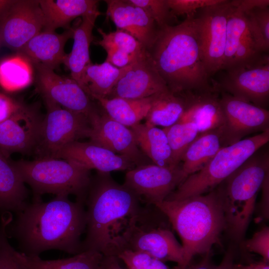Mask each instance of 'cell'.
Returning <instances> with one entry per match:
<instances>
[{"instance_id": "obj_1", "label": "cell", "mask_w": 269, "mask_h": 269, "mask_svg": "<svg viewBox=\"0 0 269 269\" xmlns=\"http://www.w3.org/2000/svg\"><path fill=\"white\" fill-rule=\"evenodd\" d=\"M84 204L64 195L48 202L33 199L15 214L7 226V235L15 239L18 252L28 256L51 250L78 254L83 252L81 237L86 228Z\"/></svg>"}, {"instance_id": "obj_2", "label": "cell", "mask_w": 269, "mask_h": 269, "mask_svg": "<svg viewBox=\"0 0 269 269\" xmlns=\"http://www.w3.org/2000/svg\"><path fill=\"white\" fill-rule=\"evenodd\" d=\"M168 89L176 94L215 90L210 83L202 50L199 25L195 15L180 23L158 29L148 51Z\"/></svg>"}, {"instance_id": "obj_3", "label": "cell", "mask_w": 269, "mask_h": 269, "mask_svg": "<svg viewBox=\"0 0 269 269\" xmlns=\"http://www.w3.org/2000/svg\"><path fill=\"white\" fill-rule=\"evenodd\" d=\"M86 228L83 252L112 255L114 243L141 206L137 196L110 173L99 172L92 179L85 201Z\"/></svg>"}, {"instance_id": "obj_4", "label": "cell", "mask_w": 269, "mask_h": 269, "mask_svg": "<svg viewBox=\"0 0 269 269\" xmlns=\"http://www.w3.org/2000/svg\"><path fill=\"white\" fill-rule=\"evenodd\" d=\"M155 206L167 218L182 241L184 269L197 254L211 251L226 229L222 185L211 191L180 200H164Z\"/></svg>"}, {"instance_id": "obj_5", "label": "cell", "mask_w": 269, "mask_h": 269, "mask_svg": "<svg viewBox=\"0 0 269 269\" xmlns=\"http://www.w3.org/2000/svg\"><path fill=\"white\" fill-rule=\"evenodd\" d=\"M23 181L30 186L33 199L44 194L75 195L84 204L91 181L90 170L70 160L41 158L13 162Z\"/></svg>"}, {"instance_id": "obj_6", "label": "cell", "mask_w": 269, "mask_h": 269, "mask_svg": "<svg viewBox=\"0 0 269 269\" xmlns=\"http://www.w3.org/2000/svg\"><path fill=\"white\" fill-rule=\"evenodd\" d=\"M157 210L153 205L141 206L115 241L112 255L116 256L121 249L143 252L163 262H175L180 269H185L182 245L168 228L156 223Z\"/></svg>"}, {"instance_id": "obj_7", "label": "cell", "mask_w": 269, "mask_h": 269, "mask_svg": "<svg viewBox=\"0 0 269 269\" xmlns=\"http://www.w3.org/2000/svg\"><path fill=\"white\" fill-rule=\"evenodd\" d=\"M269 141L268 129L222 147L202 169L187 176L165 200H180L211 191Z\"/></svg>"}, {"instance_id": "obj_8", "label": "cell", "mask_w": 269, "mask_h": 269, "mask_svg": "<svg viewBox=\"0 0 269 269\" xmlns=\"http://www.w3.org/2000/svg\"><path fill=\"white\" fill-rule=\"evenodd\" d=\"M47 109L33 149L38 158H56L69 143L88 137L90 121L86 116L44 99Z\"/></svg>"}, {"instance_id": "obj_9", "label": "cell", "mask_w": 269, "mask_h": 269, "mask_svg": "<svg viewBox=\"0 0 269 269\" xmlns=\"http://www.w3.org/2000/svg\"><path fill=\"white\" fill-rule=\"evenodd\" d=\"M220 82L213 86L223 92L267 109L269 100V58L264 55L257 62L227 70Z\"/></svg>"}, {"instance_id": "obj_10", "label": "cell", "mask_w": 269, "mask_h": 269, "mask_svg": "<svg viewBox=\"0 0 269 269\" xmlns=\"http://www.w3.org/2000/svg\"><path fill=\"white\" fill-rule=\"evenodd\" d=\"M186 178L180 164L165 167L151 163L128 171L123 184L137 196L140 202L155 205L165 200Z\"/></svg>"}, {"instance_id": "obj_11", "label": "cell", "mask_w": 269, "mask_h": 269, "mask_svg": "<svg viewBox=\"0 0 269 269\" xmlns=\"http://www.w3.org/2000/svg\"><path fill=\"white\" fill-rule=\"evenodd\" d=\"M235 7L233 0L200 9L199 25L202 55L210 77L222 70L226 47L227 24Z\"/></svg>"}, {"instance_id": "obj_12", "label": "cell", "mask_w": 269, "mask_h": 269, "mask_svg": "<svg viewBox=\"0 0 269 269\" xmlns=\"http://www.w3.org/2000/svg\"><path fill=\"white\" fill-rule=\"evenodd\" d=\"M220 101L224 115L220 128L223 146L235 143L244 137L269 129V111L221 92Z\"/></svg>"}, {"instance_id": "obj_13", "label": "cell", "mask_w": 269, "mask_h": 269, "mask_svg": "<svg viewBox=\"0 0 269 269\" xmlns=\"http://www.w3.org/2000/svg\"><path fill=\"white\" fill-rule=\"evenodd\" d=\"M89 120L91 141L126 157L136 166L153 163L138 147L130 128L112 119L104 110L97 109Z\"/></svg>"}, {"instance_id": "obj_14", "label": "cell", "mask_w": 269, "mask_h": 269, "mask_svg": "<svg viewBox=\"0 0 269 269\" xmlns=\"http://www.w3.org/2000/svg\"><path fill=\"white\" fill-rule=\"evenodd\" d=\"M34 66L37 90L44 99L83 114L88 119L97 110L91 102L92 99L71 77L61 76L54 70L41 65Z\"/></svg>"}, {"instance_id": "obj_15", "label": "cell", "mask_w": 269, "mask_h": 269, "mask_svg": "<svg viewBox=\"0 0 269 269\" xmlns=\"http://www.w3.org/2000/svg\"><path fill=\"white\" fill-rule=\"evenodd\" d=\"M44 26L38 0H14L0 21V38L4 45L18 52Z\"/></svg>"}, {"instance_id": "obj_16", "label": "cell", "mask_w": 269, "mask_h": 269, "mask_svg": "<svg viewBox=\"0 0 269 269\" xmlns=\"http://www.w3.org/2000/svg\"><path fill=\"white\" fill-rule=\"evenodd\" d=\"M147 50L124 70L107 98L141 99L168 90Z\"/></svg>"}, {"instance_id": "obj_17", "label": "cell", "mask_w": 269, "mask_h": 269, "mask_svg": "<svg viewBox=\"0 0 269 269\" xmlns=\"http://www.w3.org/2000/svg\"><path fill=\"white\" fill-rule=\"evenodd\" d=\"M42 120L37 111L22 105L0 123V151L8 157L13 152L25 153L33 150Z\"/></svg>"}, {"instance_id": "obj_18", "label": "cell", "mask_w": 269, "mask_h": 269, "mask_svg": "<svg viewBox=\"0 0 269 269\" xmlns=\"http://www.w3.org/2000/svg\"><path fill=\"white\" fill-rule=\"evenodd\" d=\"M56 158L70 160L89 169L110 173L113 171H129L136 165L126 157L92 141H74L64 147Z\"/></svg>"}, {"instance_id": "obj_19", "label": "cell", "mask_w": 269, "mask_h": 269, "mask_svg": "<svg viewBox=\"0 0 269 269\" xmlns=\"http://www.w3.org/2000/svg\"><path fill=\"white\" fill-rule=\"evenodd\" d=\"M107 14L117 29L136 38L148 51L157 37L158 28L153 19L141 8L128 0H106Z\"/></svg>"}, {"instance_id": "obj_20", "label": "cell", "mask_w": 269, "mask_h": 269, "mask_svg": "<svg viewBox=\"0 0 269 269\" xmlns=\"http://www.w3.org/2000/svg\"><path fill=\"white\" fill-rule=\"evenodd\" d=\"M182 94L185 99V108L177 123H194L199 134L222 127L225 119L218 90Z\"/></svg>"}, {"instance_id": "obj_21", "label": "cell", "mask_w": 269, "mask_h": 269, "mask_svg": "<svg viewBox=\"0 0 269 269\" xmlns=\"http://www.w3.org/2000/svg\"><path fill=\"white\" fill-rule=\"evenodd\" d=\"M73 35L72 28L62 33L42 30L28 41L18 53L34 65L39 64L54 70L63 64L66 55L65 45Z\"/></svg>"}, {"instance_id": "obj_22", "label": "cell", "mask_w": 269, "mask_h": 269, "mask_svg": "<svg viewBox=\"0 0 269 269\" xmlns=\"http://www.w3.org/2000/svg\"><path fill=\"white\" fill-rule=\"evenodd\" d=\"M234 5L227 24L226 47L222 68L224 70L230 69L233 64L247 61L253 56L255 51L248 29L245 13L235 4Z\"/></svg>"}, {"instance_id": "obj_23", "label": "cell", "mask_w": 269, "mask_h": 269, "mask_svg": "<svg viewBox=\"0 0 269 269\" xmlns=\"http://www.w3.org/2000/svg\"><path fill=\"white\" fill-rule=\"evenodd\" d=\"M102 13L98 10L82 17L81 22L72 28L74 42L71 52L66 54L63 64L70 70L71 77L82 88V77L86 67L92 62L90 46L93 40L92 31L97 17Z\"/></svg>"}, {"instance_id": "obj_24", "label": "cell", "mask_w": 269, "mask_h": 269, "mask_svg": "<svg viewBox=\"0 0 269 269\" xmlns=\"http://www.w3.org/2000/svg\"><path fill=\"white\" fill-rule=\"evenodd\" d=\"M43 14V30L55 31L57 28L69 29L76 18L83 17L99 10L96 0H40Z\"/></svg>"}, {"instance_id": "obj_25", "label": "cell", "mask_w": 269, "mask_h": 269, "mask_svg": "<svg viewBox=\"0 0 269 269\" xmlns=\"http://www.w3.org/2000/svg\"><path fill=\"white\" fill-rule=\"evenodd\" d=\"M27 191L13 162L0 151V213H12L22 210L28 203Z\"/></svg>"}, {"instance_id": "obj_26", "label": "cell", "mask_w": 269, "mask_h": 269, "mask_svg": "<svg viewBox=\"0 0 269 269\" xmlns=\"http://www.w3.org/2000/svg\"><path fill=\"white\" fill-rule=\"evenodd\" d=\"M130 129L138 147L153 164L165 167L177 166L174 163L172 150L163 129L145 123L137 124Z\"/></svg>"}, {"instance_id": "obj_27", "label": "cell", "mask_w": 269, "mask_h": 269, "mask_svg": "<svg viewBox=\"0 0 269 269\" xmlns=\"http://www.w3.org/2000/svg\"><path fill=\"white\" fill-rule=\"evenodd\" d=\"M222 147L220 128L199 134L181 160L182 170L187 177L202 169Z\"/></svg>"}, {"instance_id": "obj_28", "label": "cell", "mask_w": 269, "mask_h": 269, "mask_svg": "<svg viewBox=\"0 0 269 269\" xmlns=\"http://www.w3.org/2000/svg\"><path fill=\"white\" fill-rule=\"evenodd\" d=\"M17 260L27 269H101L103 255L92 250L83 251L72 257L44 260L39 256H28L14 250Z\"/></svg>"}, {"instance_id": "obj_29", "label": "cell", "mask_w": 269, "mask_h": 269, "mask_svg": "<svg viewBox=\"0 0 269 269\" xmlns=\"http://www.w3.org/2000/svg\"><path fill=\"white\" fill-rule=\"evenodd\" d=\"M153 95L141 99L101 97H96L94 99L98 102L110 117L131 128L145 119L150 107Z\"/></svg>"}, {"instance_id": "obj_30", "label": "cell", "mask_w": 269, "mask_h": 269, "mask_svg": "<svg viewBox=\"0 0 269 269\" xmlns=\"http://www.w3.org/2000/svg\"><path fill=\"white\" fill-rule=\"evenodd\" d=\"M183 94L169 89L153 95L150 107L145 118V124L151 126L168 127L176 123L185 108Z\"/></svg>"}, {"instance_id": "obj_31", "label": "cell", "mask_w": 269, "mask_h": 269, "mask_svg": "<svg viewBox=\"0 0 269 269\" xmlns=\"http://www.w3.org/2000/svg\"><path fill=\"white\" fill-rule=\"evenodd\" d=\"M124 68H117L109 62L88 65L84 70L82 77V88L92 99L107 98Z\"/></svg>"}, {"instance_id": "obj_32", "label": "cell", "mask_w": 269, "mask_h": 269, "mask_svg": "<svg viewBox=\"0 0 269 269\" xmlns=\"http://www.w3.org/2000/svg\"><path fill=\"white\" fill-rule=\"evenodd\" d=\"M33 79L31 63L25 57L16 55L0 62V86L7 92H15L29 86Z\"/></svg>"}, {"instance_id": "obj_33", "label": "cell", "mask_w": 269, "mask_h": 269, "mask_svg": "<svg viewBox=\"0 0 269 269\" xmlns=\"http://www.w3.org/2000/svg\"><path fill=\"white\" fill-rule=\"evenodd\" d=\"M248 29L257 50L267 52L269 49V7H257L244 12Z\"/></svg>"}, {"instance_id": "obj_34", "label": "cell", "mask_w": 269, "mask_h": 269, "mask_svg": "<svg viewBox=\"0 0 269 269\" xmlns=\"http://www.w3.org/2000/svg\"><path fill=\"white\" fill-rule=\"evenodd\" d=\"M163 130L166 134L176 165L180 164L185 151L199 135L196 126L193 123H176Z\"/></svg>"}, {"instance_id": "obj_35", "label": "cell", "mask_w": 269, "mask_h": 269, "mask_svg": "<svg viewBox=\"0 0 269 269\" xmlns=\"http://www.w3.org/2000/svg\"><path fill=\"white\" fill-rule=\"evenodd\" d=\"M102 39L96 43L105 50L115 48L129 54H138L146 50L143 45L128 32L120 29L106 33L102 29H97Z\"/></svg>"}, {"instance_id": "obj_36", "label": "cell", "mask_w": 269, "mask_h": 269, "mask_svg": "<svg viewBox=\"0 0 269 269\" xmlns=\"http://www.w3.org/2000/svg\"><path fill=\"white\" fill-rule=\"evenodd\" d=\"M116 256L124 262L128 269H180L177 266L170 268L164 262L143 252L121 249Z\"/></svg>"}, {"instance_id": "obj_37", "label": "cell", "mask_w": 269, "mask_h": 269, "mask_svg": "<svg viewBox=\"0 0 269 269\" xmlns=\"http://www.w3.org/2000/svg\"><path fill=\"white\" fill-rule=\"evenodd\" d=\"M143 9L155 21L158 29L169 25L173 15L166 0H128Z\"/></svg>"}, {"instance_id": "obj_38", "label": "cell", "mask_w": 269, "mask_h": 269, "mask_svg": "<svg viewBox=\"0 0 269 269\" xmlns=\"http://www.w3.org/2000/svg\"><path fill=\"white\" fill-rule=\"evenodd\" d=\"M224 0H166L172 15L187 16L195 15L197 10L218 4Z\"/></svg>"}, {"instance_id": "obj_39", "label": "cell", "mask_w": 269, "mask_h": 269, "mask_svg": "<svg viewBox=\"0 0 269 269\" xmlns=\"http://www.w3.org/2000/svg\"><path fill=\"white\" fill-rule=\"evenodd\" d=\"M246 248L251 252L261 255L264 261H269V228L265 227L256 232L245 242Z\"/></svg>"}, {"instance_id": "obj_40", "label": "cell", "mask_w": 269, "mask_h": 269, "mask_svg": "<svg viewBox=\"0 0 269 269\" xmlns=\"http://www.w3.org/2000/svg\"><path fill=\"white\" fill-rule=\"evenodd\" d=\"M105 50L107 53L105 61L118 68H124L132 64L147 51L145 50L140 54H133L115 48H109Z\"/></svg>"}, {"instance_id": "obj_41", "label": "cell", "mask_w": 269, "mask_h": 269, "mask_svg": "<svg viewBox=\"0 0 269 269\" xmlns=\"http://www.w3.org/2000/svg\"><path fill=\"white\" fill-rule=\"evenodd\" d=\"M14 250L6 238L0 248V269H27L17 260Z\"/></svg>"}, {"instance_id": "obj_42", "label": "cell", "mask_w": 269, "mask_h": 269, "mask_svg": "<svg viewBox=\"0 0 269 269\" xmlns=\"http://www.w3.org/2000/svg\"><path fill=\"white\" fill-rule=\"evenodd\" d=\"M21 106L20 103L0 90V123L10 118Z\"/></svg>"}, {"instance_id": "obj_43", "label": "cell", "mask_w": 269, "mask_h": 269, "mask_svg": "<svg viewBox=\"0 0 269 269\" xmlns=\"http://www.w3.org/2000/svg\"><path fill=\"white\" fill-rule=\"evenodd\" d=\"M235 6L243 12L269 5V0H233Z\"/></svg>"}, {"instance_id": "obj_44", "label": "cell", "mask_w": 269, "mask_h": 269, "mask_svg": "<svg viewBox=\"0 0 269 269\" xmlns=\"http://www.w3.org/2000/svg\"><path fill=\"white\" fill-rule=\"evenodd\" d=\"M261 187L262 196L261 208L262 216L265 218H269V174L266 177Z\"/></svg>"}, {"instance_id": "obj_45", "label": "cell", "mask_w": 269, "mask_h": 269, "mask_svg": "<svg viewBox=\"0 0 269 269\" xmlns=\"http://www.w3.org/2000/svg\"><path fill=\"white\" fill-rule=\"evenodd\" d=\"M203 259L195 265H189L185 269H215V266L212 262L211 251L204 255Z\"/></svg>"}, {"instance_id": "obj_46", "label": "cell", "mask_w": 269, "mask_h": 269, "mask_svg": "<svg viewBox=\"0 0 269 269\" xmlns=\"http://www.w3.org/2000/svg\"><path fill=\"white\" fill-rule=\"evenodd\" d=\"M119 260L115 256H103L101 269H124L121 266Z\"/></svg>"}, {"instance_id": "obj_47", "label": "cell", "mask_w": 269, "mask_h": 269, "mask_svg": "<svg viewBox=\"0 0 269 269\" xmlns=\"http://www.w3.org/2000/svg\"><path fill=\"white\" fill-rule=\"evenodd\" d=\"M234 251L230 248L225 255L222 262L215 269H235Z\"/></svg>"}, {"instance_id": "obj_48", "label": "cell", "mask_w": 269, "mask_h": 269, "mask_svg": "<svg viewBox=\"0 0 269 269\" xmlns=\"http://www.w3.org/2000/svg\"><path fill=\"white\" fill-rule=\"evenodd\" d=\"M235 269H269L268 263L265 261L251 263L248 265L235 264Z\"/></svg>"}, {"instance_id": "obj_49", "label": "cell", "mask_w": 269, "mask_h": 269, "mask_svg": "<svg viewBox=\"0 0 269 269\" xmlns=\"http://www.w3.org/2000/svg\"><path fill=\"white\" fill-rule=\"evenodd\" d=\"M11 220L8 218L0 217V248L4 240L8 237L6 233V228Z\"/></svg>"}, {"instance_id": "obj_50", "label": "cell", "mask_w": 269, "mask_h": 269, "mask_svg": "<svg viewBox=\"0 0 269 269\" xmlns=\"http://www.w3.org/2000/svg\"><path fill=\"white\" fill-rule=\"evenodd\" d=\"M13 2L14 0H0V21L3 18Z\"/></svg>"}]
</instances>
